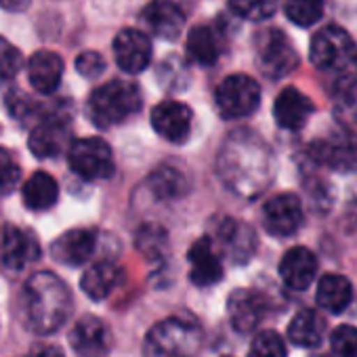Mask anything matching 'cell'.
I'll use <instances>...</instances> for the list:
<instances>
[{
    "label": "cell",
    "instance_id": "obj_1",
    "mask_svg": "<svg viewBox=\"0 0 357 357\" xmlns=\"http://www.w3.org/2000/svg\"><path fill=\"white\" fill-rule=\"evenodd\" d=\"M219 176L244 198L259 196L273 176L269 147L248 130L234 132L219 151Z\"/></svg>",
    "mask_w": 357,
    "mask_h": 357
},
{
    "label": "cell",
    "instance_id": "obj_2",
    "mask_svg": "<svg viewBox=\"0 0 357 357\" xmlns=\"http://www.w3.org/2000/svg\"><path fill=\"white\" fill-rule=\"evenodd\" d=\"M72 311V294L66 282L51 271H36L24 284L20 317L34 334H53Z\"/></svg>",
    "mask_w": 357,
    "mask_h": 357
},
{
    "label": "cell",
    "instance_id": "obj_3",
    "mask_svg": "<svg viewBox=\"0 0 357 357\" xmlns=\"http://www.w3.org/2000/svg\"><path fill=\"white\" fill-rule=\"evenodd\" d=\"M204 332L194 317L174 315L155 324L143 342V357H196Z\"/></svg>",
    "mask_w": 357,
    "mask_h": 357
},
{
    "label": "cell",
    "instance_id": "obj_4",
    "mask_svg": "<svg viewBox=\"0 0 357 357\" xmlns=\"http://www.w3.org/2000/svg\"><path fill=\"white\" fill-rule=\"evenodd\" d=\"M141 109V93L128 80H109L89 97V118L99 128L126 122Z\"/></svg>",
    "mask_w": 357,
    "mask_h": 357
},
{
    "label": "cell",
    "instance_id": "obj_5",
    "mask_svg": "<svg viewBox=\"0 0 357 357\" xmlns=\"http://www.w3.org/2000/svg\"><path fill=\"white\" fill-rule=\"evenodd\" d=\"M255 53H257L259 70L271 80H280L288 76L298 66V53L292 40L282 30H275V28H269L257 34Z\"/></svg>",
    "mask_w": 357,
    "mask_h": 357
},
{
    "label": "cell",
    "instance_id": "obj_6",
    "mask_svg": "<svg viewBox=\"0 0 357 357\" xmlns=\"http://www.w3.org/2000/svg\"><path fill=\"white\" fill-rule=\"evenodd\" d=\"M215 101L223 118H246L257 112L261 103V86L255 78L246 74H231L217 86Z\"/></svg>",
    "mask_w": 357,
    "mask_h": 357
},
{
    "label": "cell",
    "instance_id": "obj_7",
    "mask_svg": "<svg viewBox=\"0 0 357 357\" xmlns=\"http://www.w3.org/2000/svg\"><path fill=\"white\" fill-rule=\"evenodd\" d=\"M68 162L70 168L86 181H97V178H107L114 174L112 147L99 137L72 141L68 147Z\"/></svg>",
    "mask_w": 357,
    "mask_h": 357
},
{
    "label": "cell",
    "instance_id": "obj_8",
    "mask_svg": "<svg viewBox=\"0 0 357 357\" xmlns=\"http://www.w3.org/2000/svg\"><path fill=\"white\" fill-rule=\"evenodd\" d=\"M353 38L336 24L321 28L309 47L311 63L317 70H340L353 57Z\"/></svg>",
    "mask_w": 357,
    "mask_h": 357
},
{
    "label": "cell",
    "instance_id": "obj_9",
    "mask_svg": "<svg viewBox=\"0 0 357 357\" xmlns=\"http://www.w3.org/2000/svg\"><path fill=\"white\" fill-rule=\"evenodd\" d=\"M309 158L336 172H357V135L338 130L309 145Z\"/></svg>",
    "mask_w": 357,
    "mask_h": 357
},
{
    "label": "cell",
    "instance_id": "obj_10",
    "mask_svg": "<svg viewBox=\"0 0 357 357\" xmlns=\"http://www.w3.org/2000/svg\"><path fill=\"white\" fill-rule=\"evenodd\" d=\"M70 344L78 357H107L114 344V336L101 317L84 315L74 324L70 332Z\"/></svg>",
    "mask_w": 357,
    "mask_h": 357
},
{
    "label": "cell",
    "instance_id": "obj_11",
    "mask_svg": "<svg viewBox=\"0 0 357 357\" xmlns=\"http://www.w3.org/2000/svg\"><path fill=\"white\" fill-rule=\"evenodd\" d=\"M303 223V204L294 194H278L263 206V225L275 238H288Z\"/></svg>",
    "mask_w": 357,
    "mask_h": 357
},
{
    "label": "cell",
    "instance_id": "obj_12",
    "mask_svg": "<svg viewBox=\"0 0 357 357\" xmlns=\"http://www.w3.org/2000/svg\"><path fill=\"white\" fill-rule=\"evenodd\" d=\"M194 112L181 101H162L151 109V126L153 130L170 141V143H183L192 132Z\"/></svg>",
    "mask_w": 357,
    "mask_h": 357
},
{
    "label": "cell",
    "instance_id": "obj_13",
    "mask_svg": "<svg viewBox=\"0 0 357 357\" xmlns=\"http://www.w3.org/2000/svg\"><path fill=\"white\" fill-rule=\"evenodd\" d=\"M0 257H3L5 267L11 271H22L40 257L38 240L24 227L5 225L3 238H0Z\"/></svg>",
    "mask_w": 357,
    "mask_h": 357
},
{
    "label": "cell",
    "instance_id": "obj_14",
    "mask_svg": "<svg viewBox=\"0 0 357 357\" xmlns=\"http://www.w3.org/2000/svg\"><path fill=\"white\" fill-rule=\"evenodd\" d=\"M114 57L122 72L141 74L151 61V43L141 30H122L114 38Z\"/></svg>",
    "mask_w": 357,
    "mask_h": 357
},
{
    "label": "cell",
    "instance_id": "obj_15",
    "mask_svg": "<svg viewBox=\"0 0 357 357\" xmlns=\"http://www.w3.org/2000/svg\"><path fill=\"white\" fill-rule=\"evenodd\" d=\"M265 313H267V303H265V298L257 290L238 288L227 298L229 321L242 334L252 332L263 321Z\"/></svg>",
    "mask_w": 357,
    "mask_h": 357
},
{
    "label": "cell",
    "instance_id": "obj_16",
    "mask_svg": "<svg viewBox=\"0 0 357 357\" xmlns=\"http://www.w3.org/2000/svg\"><path fill=\"white\" fill-rule=\"evenodd\" d=\"M30 151L40 158H55L61 151H66L70 147V126L66 118L59 116H49L45 118L32 132L28 139Z\"/></svg>",
    "mask_w": 357,
    "mask_h": 357
},
{
    "label": "cell",
    "instance_id": "obj_17",
    "mask_svg": "<svg viewBox=\"0 0 357 357\" xmlns=\"http://www.w3.org/2000/svg\"><path fill=\"white\" fill-rule=\"evenodd\" d=\"M141 20L153 36L164 40L178 38L185 28V13L170 0H153L143 9Z\"/></svg>",
    "mask_w": 357,
    "mask_h": 357
},
{
    "label": "cell",
    "instance_id": "obj_18",
    "mask_svg": "<svg viewBox=\"0 0 357 357\" xmlns=\"http://www.w3.org/2000/svg\"><path fill=\"white\" fill-rule=\"evenodd\" d=\"M188 261H190V280L196 286L208 288L223 280V265H221V259H219L215 244L208 236H204L192 244V248L188 252Z\"/></svg>",
    "mask_w": 357,
    "mask_h": 357
},
{
    "label": "cell",
    "instance_id": "obj_19",
    "mask_svg": "<svg viewBox=\"0 0 357 357\" xmlns=\"http://www.w3.org/2000/svg\"><path fill=\"white\" fill-rule=\"evenodd\" d=\"M97 248V234L93 229H70L51 244V255L57 263L68 267L84 265Z\"/></svg>",
    "mask_w": 357,
    "mask_h": 357
},
{
    "label": "cell",
    "instance_id": "obj_20",
    "mask_svg": "<svg viewBox=\"0 0 357 357\" xmlns=\"http://www.w3.org/2000/svg\"><path fill=\"white\" fill-rule=\"evenodd\" d=\"M313 112H315L313 101L294 86L284 89L273 103V118L278 126L286 130H301L309 122Z\"/></svg>",
    "mask_w": 357,
    "mask_h": 357
},
{
    "label": "cell",
    "instance_id": "obj_21",
    "mask_svg": "<svg viewBox=\"0 0 357 357\" xmlns=\"http://www.w3.org/2000/svg\"><path fill=\"white\" fill-rule=\"evenodd\" d=\"M217 242L219 248L234 261V263H246L250 255L255 252L257 246V236L255 231L236 221V219H225L217 225Z\"/></svg>",
    "mask_w": 357,
    "mask_h": 357
},
{
    "label": "cell",
    "instance_id": "obj_22",
    "mask_svg": "<svg viewBox=\"0 0 357 357\" xmlns=\"http://www.w3.org/2000/svg\"><path fill=\"white\" fill-rule=\"evenodd\" d=\"M315 273H317V259L305 246L290 248L280 261L282 282L292 290H307L313 284Z\"/></svg>",
    "mask_w": 357,
    "mask_h": 357
},
{
    "label": "cell",
    "instance_id": "obj_23",
    "mask_svg": "<svg viewBox=\"0 0 357 357\" xmlns=\"http://www.w3.org/2000/svg\"><path fill=\"white\" fill-rule=\"evenodd\" d=\"M61 76H63V59L57 53L38 51L30 57L28 78H30V84L38 93H43V95L55 93L61 82Z\"/></svg>",
    "mask_w": 357,
    "mask_h": 357
},
{
    "label": "cell",
    "instance_id": "obj_24",
    "mask_svg": "<svg viewBox=\"0 0 357 357\" xmlns=\"http://www.w3.org/2000/svg\"><path fill=\"white\" fill-rule=\"evenodd\" d=\"M324 336H326V321L313 309L298 311L288 326L290 342L296 347H303V349H313V347L321 344Z\"/></svg>",
    "mask_w": 357,
    "mask_h": 357
},
{
    "label": "cell",
    "instance_id": "obj_25",
    "mask_svg": "<svg viewBox=\"0 0 357 357\" xmlns=\"http://www.w3.org/2000/svg\"><path fill=\"white\" fill-rule=\"evenodd\" d=\"M353 296V288L351 282L344 275L338 273H328L319 280L317 284V292H315V301L317 305L328 311V313H342Z\"/></svg>",
    "mask_w": 357,
    "mask_h": 357
},
{
    "label": "cell",
    "instance_id": "obj_26",
    "mask_svg": "<svg viewBox=\"0 0 357 357\" xmlns=\"http://www.w3.org/2000/svg\"><path fill=\"white\" fill-rule=\"evenodd\" d=\"M185 53L198 66H215L221 55V36L213 26H196L188 36Z\"/></svg>",
    "mask_w": 357,
    "mask_h": 357
},
{
    "label": "cell",
    "instance_id": "obj_27",
    "mask_svg": "<svg viewBox=\"0 0 357 357\" xmlns=\"http://www.w3.org/2000/svg\"><path fill=\"white\" fill-rule=\"evenodd\" d=\"M118 280H120V269L112 261H99L84 271L80 280V288L89 298L103 301L114 292Z\"/></svg>",
    "mask_w": 357,
    "mask_h": 357
},
{
    "label": "cell",
    "instance_id": "obj_28",
    "mask_svg": "<svg viewBox=\"0 0 357 357\" xmlns=\"http://www.w3.org/2000/svg\"><path fill=\"white\" fill-rule=\"evenodd\" d=\"M22 198L30 211H49L55 206V202L59 198L57 181L49 172L38 170L26 181V185L22 190Z\"/></svg>",
    "mask_w": 357,
    "mask_h": 357
},
{
    "label": "cell",
    "instance_id": "obj_29",
    "mask_svg": "<svg viewBox=\"0 0 357 357\" xmlns=\"http://www.w3.org/2000/svg\"><path fill=\"white\" fill-rule=\"evenodd\" d=\"M149 190L162 200H174L188 192V178L172 166H160L149 176Z\"/></svg>",
    "mask_w": 357,
    "mask_h": 357
},
{
    "label": "cell",
    "instance_id": "obj_30",
    "mask_svg": "<svg viewBox=\"0 0 357 357\" xmlns=\"http://www.w3.org/2000/svg\"><path fill=\"white\" fill-rule=\"evenodd\" d=\"M286 17L298 28H309L317 24L324 15V0H286Z\"/></svg>",
    "mask_w": 357,
    "mask_h": 357
},
{
    "label": "cell",
    "instance_id": "obj_31",
    "mask_svg": "<svg viewBox=\"0 0 357 357\" xmlns=\"http://www.w3.org/2000/svg\"><path fill=\"white\" fill-rule=\"evenodd\" d=\"M229 7L242 20L263 22V20H269L278 11L280 0H229Z\"/></svg>",
    "mask_w": 357,
    "mask_h": 357
},
{
    "label": "cell",
    "instance_id": "obj_32",
    "mask_svg": "<svg viewBox=\"0 0 357 357\" xmlns=\"http://www.w3.org/2000/svg\"><path fill=\"white\" fill-rule=\"evenodd\" d=\"M248 357H286L284 338L273 330H263L252 338Z\"/></svg>",
    "mask_w": 357,
    "mask_h": 357
},
{
    "label": "cell",
    "instance_id": "obj_33",
    "mask_svg": "<svg viewBox=\"0 0 357 357\" xmlns=\"http://www.w3.org/2000/svg\"><path fill=\"white\" fill-rule=\"evenodd\" d=\"M20 176H22V168L15 162L13 153L5 147H0V198L9 196L17 188Z\"/></svg>",
    "mask_w": 357,
    "mask_h": 357
},
{
    "label": "cell",
    "instance_id": "obj_34",
    "mask_svg": "<svg viewBox=\"0 0 357 357\" xmlns=\"http://www.w3.org/2000/svg\"><path fill=\"white\" fill-rule=\"evenodd\" d=\"M330 344L336 357H357V328L338 326L330 334Z\"/></svg>",
    "mask_w": 357,
    "mask_h": 357
},
{
    "label": "cell",
    "instance_id": "obj_35",
    "mask_svg": "<svg viewBox=\"0 0 357 357\" xmlns=\"http://www.w3.org/2000/svg\"><path fill=\"white\" fill-rule=\"evenodd\" d=\"M22 53L7 38L0 36V80H11L22 70Z\"/></svg>",
    "mask_w": 357,
    "mask_h": 357
},
{
    "label": "cell",
    "instance_id": "obj_36",
    "mask_svg": "<svg viewBox=\"0 0 357 357\" xmlns=\"http://www.w3.org/2000/svg\"><path fill=\"white\" fill-rule=\"evenodd\" d=\"M334 97H336L338 112H344L349 118L357 120V82L355 80H347V82L338 84Z\"/></svg>",
    "mask_w": 357,
    "mask_h": 357
},
{
    "label": "cell",
    "instance_id": "obj_37",
    "mask_svg": "<svg viewBox=\"0 0 357 357\" xmlns=\"http://www.w3.org/2000/svg\"><path fill=\"white\" fill-rule=\"evenodd\" d=\"M76 70L84 78H99L105 72V61L95 51H84L76 57Z\"/></svg>",
    "mask_w": 357,
    "mask_h": 357
},
{
    "label": "cell",
    "instance_id": "obj_38",
    "mask_svg": "<svg viewBox=\"0 0 357 357\" xmlns=\"http://www.w3.org/2000/svg\"><path fill=\"white\" fill-rule=\"evenodd\" d=\"M26 357H66V353H63L57 344L43 342V344H36Z\"/></svg>",
    "mask_w": 357,
    "mask_h": 357
},
{
    "label": "cell",
    "instance_id": "obj_39",
    "mask_svg": "<svg viewBox=\"0 0 357 357\" xmlns=\"http://www.w3.org/2000/svg\"><path fill=\"white\" fill-rule=\"evenodd\" d=\"M32 5V0H0V9L9 13H22Z\"/></svg>",
    "mask_w": 357,
    "mask_h": 357
},
{
    "label": "cell",
    "instance_id": "obj_40",
    "mask_svg": "<svg viewBox=\"0 0 357 357\" xmlns=\"http://www.w3.org/2000/svg\"><path fill=\"white\" fill-rule=\"evenodd\" d=\"M355 66H357V53H355Z\"/></svg>",
    "mask_w": 357,
    "mask_h": 357
},
{
    "label": "cell",
    "instance_id": "obj_41",
    "mask_svg": "<svg viewBox=\"0 0 357 357\" xmlns=\"http://www.w3.org/2000/svg\"><path fill=\"white\" fill-rule=\"evenodd\" d=\"M319 357H324V355H319Z\"/></svg>",
    "mask_w": 357,
    "mask_h": 357
}]
</instances>
